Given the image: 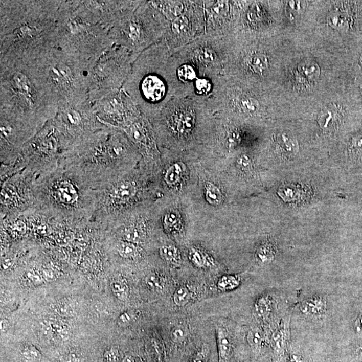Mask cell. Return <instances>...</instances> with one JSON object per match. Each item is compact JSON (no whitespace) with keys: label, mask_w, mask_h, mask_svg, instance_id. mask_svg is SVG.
<instances>
[{"label":"cell","mask_w":362,"mask_h":362,"mask_svg":"<svg viewBox=\"0 0 362 362\" xmlns=\"http://www.w3.org/2000/svg\"><path fill=\"white\" fill-rule=\"evenodd\" d=\"M61 0L0 1V61L38 59L57 48Z\"/></svg>","instance_id":"obj_1"},{"label":"cell","mask_w":362,"mask_h":362,"mask_svg":"<svg viewBox=\"0 0 362 362\" xmlns=\"http://www.w3.org/2000/svg\"><path fill=\"white\" fill-rule=\"evenodd\" d=\"M59 106L40 58L0 61V114L37 133Z\"/></svg>","instance_id":"obj_2"},{"label":"cell","mask_w":362,"mask_h":362,"mask_svg":"<svg viewBox=\"0 0 362 362\" xmlns=\"http://www.w3.org/2000/svg\"><path fill=\"white\" fill-rule=\"evenodd\" d=\"M36 210L73 226H84L92 220L96 192L81 172L60 161L52 171L36 178Z\"/></svg>","instance_id":"obj_3"},{"label":"cell","mask_w":362,"mask_h":362,"mask_svg":"<svg viewBox=\"0 0 362 362\" xmlns=\"http://www.w3.org/2000/svg\"><path fill=\"white\" fill-rule=\"evenodd\" d=\"M141 155L124 131L105 126L60 161L74 166L95 190L139 167Z\"/></svg>","instance_id":"obj_4"},{"label":"cell","mask_w":362,"mask_h":362,"mask_svg":"<svg viewBox=\"0 0 362 362\" xmlns=\"http://www.w3.org/2000/svg\"><path fill=\"white\" fill-rule=\"evenodd\" d=\"M159 149L199 151L208 145L215 124L206 101L174 98L150 121Z\"/></svg>","instance_id":"obj_5"},{"label":"cell","mask_w":362,"mask_h":362,"mask_svg":"<svg viewBox=\"0 0 362 362\" xmlns=\"http://www.w3.org/2000/svg\"><path fill=\"white\" fill-rule=\"evenodd\" d=\"M171 56L163 40L150 47L133 62L123 85L122 89L149 121L174 98L169 69Z\"/></svg>","instance_id":"obj_6"},{"label":"cell","mask_w":362,"mask_h":362,"mask_svg":"<svg viewBox=\"0 0 362 362\" xmlns=\"http://www.w3.org/2000/svg\"><path fill=\"white\" fill-rule=\"evenodd\" d=\"M110 29L87 1L62 0L57 17V48L69 55L96 60L113 46Z\"/></svg>","instance_id":"obj_7"},{"label":"cell","mask_w":362,"mask_h":362,"mask_svg":"<svg viewBox=\"0 0 362 362\" xmlns=\"http://www.w3.org/2000/svg\"><path fill=\"white\" fill-rule=\"evenodd\" d=\"M92 220L103 226L124 213L162 197L154 174L139 166L96 189Z\"/></svg>","instance_id":"obj_8"},{"label":"cell","mask_w":362,"mask_h":362,"mask_svg":"<svg viewBox=\"0 0 362 362\" xmlns=\"http://www.w3.org/2000/svg\"><path fill=\"white\" fill-rule=\"evenodd\" d=\"M40 60L59 103L89 100L90 75L96 60L81 59L58 48L49 52Z\"/></svg>","instance_id":"obj_9"},{"label":"cell","mask_w":362,"mask_h":362,"mask_svg":"<svg viewBox=\"0 0 362 362\" xmlns=\"http://www.w3.org/2000/svg\"><path fill=\"white\" fill-rule=\"evenodd\" d=\"M169 21L153 7L150 1H142L139 7L117 21L109 32L113 44L139 55L161 42Z\"/></svg>","instance_id":"obj_10"},{"label":"cell","mask_w":362,"mask_h":362,"mask_svg":"<svg viewBox=\"0 0 362 362\" xmlns=\"http://www.w3.org/2000/svg\"><path fill=\"white\" fill-rule=\"evenodd\" d=\"M160 151L161 164L155 178L162 197L188 199L195 192L199 180V152L165 148Z\"/></svg>","instance_id":"obj_11"},{"label":"cell","mask_w":362,"mask_h":362,"mask_svg":"<svg viewBox=\"0 0 362 362\" xmlns=\"http://www.w3.org/2000/svg\"><path fill=\"white\" fill-rule=\"evenodd\" d=\"M65 154L53 120L24 146L18 160L9 167H1L0 178L5 179L24 169L36 176L52 171Z\"/></svg>","instance_id":"obj_12"},{"label":"cell","mask_w":362,"mask_h":362,"mask_svg":"<svg viewBox=\"0 0 362 362\" xmlns=\"http://www.w3.org/2000/svg\"><path fill=\"white\" fill-rule=\"evenodd\" d=\"M139 55L116 45L107 49L96 60L93 68L89 89L90 102H96L122 89Z\"/></svg>","instance_id":"obj_13"},{"label":"cell","mask_w":362,"mask_h":362,"mask_svg":"<svg viewBox=\"0 0 362 362\" xmlns=\"http://www.w3.org/2000/svg\"><path fill=\"white\" fill-rule=\"evenodd\" d=\"M53 121L65 154L106 126L99 121L89 100L77 103H59Z\"/></svg>","instance_id":"obj_14"},{"label":"cell","mask_w":362,"mask_h":362,"mask_svg":"<svg viewBox=\"0 0 362 362\" xmlns=\"http://www.w3.org/2000/svg\"><path fill=\"white\" fill-rule=\"evenodd\" d=\"M238 195L221 172L200 163L197 187L188 201L195 216H212L229 208Z\"/></svg>","instance_id":"obj_15"},{"label":"cell","mask_w":362,"mask_h":362,"mask_svg":"<svg viewBox=\"0 0 362 362\" xmlns=\"http://www.w3.org/2000/svg\"><path fill=\"white\" fill-rule=\"evenodd\" d=\"M36 178L33 172L24 169L1 180V220L35 210L34 188Z\"/></svg>","instance_id":"obj_16"},{"label":"cell","mask_w":362,"mask_h":362,"mask_svg":"<svg viewBox=\"0 0 362 362\" xmlns=\"http://www.w3.org/2000/svg\"><path fill=\"white\" fill-rule=\"evenodd\" d=\"M176 53L191 62L202 77L215 78L223 75L226 57L224 38L205 34Z\"/></svg>","instance_id":"obj_17"},{"label":"cell","mask_w":362,"mask_h":362,"mask_svg":"<svg viewBox=\"0 0 362 362\" xmlns=\"http://www.w3.org/2000/svg\"><path fill=\"white\" fill-rule=\"evenodd\" d=\"M205 34L204 1H187L183 14L170 21L163 40L172 55Z\"/></svg>","instance_id":"obj_18"},{"label":"cell","mask_w":362,"mask_h":362,"mask_svg":"<svg viewBox=\"0 0 362 362\" xmlns=\"http://www.w3.org/2000/svg\"><path fill=\"white\" fill-rule=\"evenodd\" d=\"M99 121L105 126L121 129L142 115L130 96L121 89L92 103Z\"/></svg>","instance_id":"obj_19"},{"label":"cell","mask_w":362,"mask_h":362,"mask_svg":"<svg viewBox=\"0 0 362 362\" xmlns=\"http://www.w3.org/2000/svg\"><path fill=\"white\" fill-rule=\"evenodd\" d=\"M120 130L126 133L141 155L140 166L150 173L156 174L161 160V153L152 124L143 115Z\"/></svg>","instance_id":"obj_20"},{"label":"cell","mask_w":362,"mask_h":362,"mask_svg":"<svg viewBox=\"0 0 362 362\" xmlns=\"http://www.w3.org/2000/svg\"><path fill=\"white\" fill-rule=\"evenodd\" d=\"M159 226L164 234L172 238H183L193 227L188 199L161 197L155 201Z\"/></svg>","instance_id":"obj_21"},{"label":"cell","mask_w":362,"mask_h":362,"mask_svg":"<svg viewBox=\"0 0 362 362\" xmlns=\"http://www.w3.org/2000/svg\"><path fill=\"white\" fill-rule=\"evenodd\" d=\"M36 133L18 121L0 114V161L9 167L18 160L24 146Z\"/></svg>","instance_id":"obj_22"},{"label":"cell","mask_w":362,"mask_h":362,"mask_svg":"<svg viewBox=\"0 0 362 362\" xmlns=\"http://www.w3.org/2000/svg\"><path fill=\"white\" fill-rule=\"evenodd\" d=\"M241 6V2L204 1L206 34L218 38L232 34L240 16Z\"/></svg>","instance_id":"obj_23"},{"label":"cell","mask_w":362,"mask_h":362,"mask_svg":"<svg viewBox=\"0 0 362 362\" xmlns=\"http://www.w3.org/2000/svg\"><path fill=\"white\" fill-rule=\"evenodd\" d=\"M90 7L96 10L103 23L111 29L118 20L124 15L137 9L142 1H87Z\"/></svg>","instance_id":"obj_24"},{"label":"cell","mask_w":362,"mask_h":362,"mask_svg":"<svg viewBox=\"0 0 362 362\" xmlns=\"http://www.w3.org/2000/svg\"><path fill=\"white\" fill-rule=\"evenodd\" d=\"M290 316L287 315L278 322L271 330L269 340L274 351L281 355L285 350L290 340Z\"/></svg>","instance_id":"obj_25"},{"label":"cell","mask_w":362,"mask_h":362,"mask_svg":"<svg viewBox=\"0 0 362 362\" xmlns=\"http://www.w3.org/2000/svg\"><path fill=\"white\" fill-rule=\"evenodd\" d=\"M327 301L320 295H314L305 299L300 305V311L306 318L320 320L327 314Z\"/></svg>","instance_id":"obj_26"},{"label":"cell","mask_w":362,"mask_h":362,"mask_svg":"<svg viewBox=\"0 0 362 362\" xmlns=\"http://www.w3.org/2000/svg\"><path fill=\"white\" fill-rule=\"evenodd\" d=\"M187 255L189 262L198 268H211L216 266L214 256L201 245H189L187 250Z\"/></svg>","instance_id":"obj_27"},{"label":"cell","mask_w":362,"mask_h":362,"mask_svg":"<svg viewBox=\"0 0 362 362\" xmlns=\"http://www.w3.org/2000/svg\"><path fill=\"white\" fill-rule=\"evenodd\" d=\"M187 1H169V0H152L153 7L160 12L168 21H171L183 14L187 7Z\"/></svg>","instance_id":"obj_28"},{"label":"cell","mask_w":362,"mask_h":362,"mask_svg":"<svg viewBox=\"0 0 362 362\" xmlns=\"http://www.w3.org/2000/svg\"><path fill=\"white\" fill-rule=\"evenodd\" d=\"M114 247L118 255L126 260H137L142 257L144 254V247L135 243L128 241L116 240L114 242Z\"/></svg>","instance_id":"obj_29"},{"label":"cell","mask_w":362,"mask_h":362,"mask_svg":"<svg viewBox=\"0 0 362 362\" xmlns=\"http://www.w3.org/2000/svg\"><path fill=\"white\" fill-rule=\"evenodd\" d=\"M159 255L164 262L173 266H179L183 262V256L179 247L171 241H164L158 249Z\"/></svg>","instance_id":"obj_30"},{"label":"cell","mask_w":362,"mask_h":362,"mask_svg":"<svg viewBox=\"0 0 362 362\" xmlns=\"http://www.w3.org/2000/svg\"><path fill=\"white\" fill-rule=\"evenodd\" d=\"M277 254V248L270 240H265L260 241L256 247L254 258L256 261L260 265H268L273 262Z\"/></svg>","instance_id":"obj_31"},{"label":"cell","mask_w":362,"mask_h":362,"mask_svg":"<svg viewBox=\"0 0 362 362\" xmlns=\"http://www.w3.org/2000/svg\"><path fill=\"white\" fill-rule=\"evenodd\" d=\"M254 314L260 320L266 321L274 311V301L268 295H262L256 301L254 307Z\"/></svg>","instance_id":"obj_32"},{"label":"cell","mask_w":362,"mask_h":362,"mask_svg":"<svg viewBox=\"0 0 362 362\" xmlns=\"http://www.w3.org/2000/svg\"><path fill=\"white\" fill-rule=\"evenodd\" d=\"M219 362H225L232 349V342L227 331L223 328H217Z\"/></svg>","instance_id":"obj_33"},{"label":"cell","mask_w":362,"mask_h":362,"mask_svg":"<svg viewBox=\"0 0 362 362\" xmlns=\"http://www.w3.org/2000/svg\"><path fill=\"white\" fill-rule=\"evenodd\" d=\"M266 335L258 327H252L247 332V340L250 346L255 351L260 350L265 342Z\"/></svg>","instance_id":"obj_34"},{"label":"cell","mask_w":362,"mask_h":362,"mask_svg":"<svg viewBox=\"0 0 362 362\" xmlns=\"http://www.w3.org/2000/svg\"><path fill=\"white\" fill-rule=\"evenodd\" d=\"M278 143L281 149L288 154H292L297 150L296 142L289 135L285 133H282L278 137Z\"/></svg>","instance_id":"obj_35"},{"label":"cell","mask_w":362,"mask_h":362,"mask_svg":"<svg viewBox=\"0 0 362 362\" xmlns=\"http://www.w3.org/2000/svg\"><path fill=\"white\" fill-rule=\"evenodd\" d=\"M111 288L115 296L121 301H126L129 295V288L126 282L115 280L111 282Z\"/></svg>","instance_id":"obj_36"},{"label":"cell","mask_w":362,"mask_h":362,"mask_svg":"<svg viewBox=\"0 0 362 362\" xmlns=\"http://www.w3.org/2000/svg\"><path fill=\"white\" fill-rule=\"evenodd\" d=\"M240 284V278L234 275H224L219 279L218 287L221 290H230L238 287Z\"/></svg>","instance_id":"obj_37"},{"label":"cell","mask_w":362,"mask_h":362,"mask_svg":"<svg viewBox=\"0 0 362 362\" xmlns=\"http://www.w3.org/2000/svg\"><path fill=\"white\" fill-rule=\"evenodd\" d=\"M191 299V292L186 286H180L173 295L174 303L178 307L186 305Z\"/></svg>","instance_id":"obj_38"},{"label":"cell","mask_w":362,"mask_h":362,"mask_svg":"<svg viewBox=\"0 0 362 362\" xmlns=\"http://www.w3.org/2000/svg\"><path fill=\"white\" fill-rule=\"evenodd\" d=\"M21 355L25 362H39L41 359L40 351L33 346H25Z\"/></svg>","instance_id":"obj_39"},{"label":"cell","mask_w":362,"mask_h":362,"mask_svg":"<svg viewBox=\"0 0 362 362\" xmlns=\"http://www.w3.org/2000/svg\"><path fill=\"white\" fill-rule=\"evenodd\" d=\"M328 22L331 27L337 29L346 30L350 27L348 18L340 14H331L328 18Z\"/></svg>","instance_id":"obj_40"},{"label":"cell","mask_w":362,"mask_h":362,"mask_svg":"<svg viewBox=\"0 0 362 362\" xmlns=\"http://www.w3.org/2000/svg\"><path fill=\"white\" fill-rule=\"evenodd\" d=\"M299 70L306 77L314 79L320 75V70L316 64L314 63H303L299 65Z\"/></svg>","instance_id":"obj_41"},{"label":"cell","mask_w":362,"mask_h":362,"mask_svg":"<svg viewBox=\"0 0 362 362\" xmlns=\"http://www.w3.org/2000/svg\"><path fill=\"white\" fill-rule=\"evenodd\" d=\"M351 152L355 158L362 160V131L353 137L351 143Z\"/></svg>","instance_id":"obj_42"},{"label":"cell","mask_w":362,"mask_h":362,"mask_svg":"<svg viewBox=\"0 0 362 362\" xmlns=\"http://www.w3.org/2000/svg\"><path fill=\"white\" fill-rule=\"evenodd\" d=\"M170 336H171L172 342L176 343V344H180L187 339V336H188V331L185 326L177 325L172 329Z\"/></svg>","instance_id":"obj_43"},{"label":"cell","mask_w":362,"mask_h":362,"mask_svg":"<svg viewBox=\"0 0 362 362\" xmlns=\"http://www.w3.org/2000/svg\"><path fill=\"white\" fill-rule=\"evenodd\" d=\"M337 112L332 109H327L323 111L321 118V121L322 122L321 125H322L323 128H327L331 123L333 124L337 120Z\"/></svg>","instance_id":"obj_44"},{"label":"cell","mask_w":362,"mask_h":362,"mask_svg":"<svg viewBox=\"0 0 362 362\" xmlns=\"http://www.w3.org/2000/svg\"><path fill=\"white\" fill-rule=\"evenodd\" d=\"M146 285L152 290H158L161 288L162 281L160 277L156 274H151L146 279Z\"/></svg>","instance_id":"obj_45"},{"label":"cell","mask_w":362,"mask_h":362,"mask_svg":"<svg viewBox=\"0 0 362 362\" xmlns=\"http://www.w3.org/2000/svg\"><path fill=\"white\" fill-rule=\"evenodd\" d=\"M104 357L106 362H118L119 361V353L117 349L110 348L105 352Z\"/></svg>","instance_id":"obj_46"},{"label":"cell","mask_w":362,"mask_h":362,"mask_svg":"<svg viewBox=\"0 0 362 362\" xmlns=\"http://www.w3.org/2000/svg\"><path fill=\"white\" fill-rule=\"evenodd\" d=\"M27 277L30 280V281L33 282L34 284H40L43 277L42 274L40 273V272L36 270V269L28 272Z\"/></svg>","instance_id":"obj_47"},{"label":"cell","mask_w":362,"mask_h":362,"mask_svg":"<svg viewBox=\"0 0 362 362\" xmlns=\"http://www.w3.org/2000/svg\"><path fill=\"white\" fill-rule=\"evenodd\" d=\"M56 327H57L55 328L56 331L62 340L67 339L69 335H70V330H69L67 325L60 324Z\"/></svg>","instance_id":"obj_48"},{"label":"cell","mask_w":362,"mask_h":362,"mask_svg":"<svg viewBox=\"0 0 362 362\" xmlns=\"http://www.w3.org/2000/svg\"><path fill=\"white\" fill-rule=\"evenodd\" d=\"M80 355L77 352H70L66 355L64 362H81Z\"/></svg>","instance_id":"obj_49"},{"label":"cell","mask_w":362,"mask_h":362,"mask_svg":"<svg viewBox=\"0 0 362 362\" xmlns=\"http://www.w3.org/2000/svg\"><path fill=\"white\" fill-rule=\"evenodd\" d=\"M355 329L357 333H362V311L359 312L355 320Z\"/></svg>","instance_id":"obj_50"},{"label":"cell","mask_w":362,"mask_h":362,"mask_svg":"<svg viewBox=\"0 0 362 362\" xmlns=\"http://www.w3.org/2000/svg\"><path fill=\"white\" fill-rule=\"evenodd\" d=\"M60 313H61L62 314H71L72 313V309H71V307L69 305H66V304H63V305H61L59 306V311Z\"/></svg>","instance_id":"obj_51"},{"label":"cell","mask_w":362,"mask_h":362,"mask_svg":"<svg viewBox=\"0 0 362 362\" xmlns=\"http://www.w3.org/2000/svg\"><path fill=\"white\" fill-rule=\"evenodd\" d=\"M131 318H132L129 312H124L120 316V322L122 324H127L131 322Z\"/></svg>","instance_id":"obj_52"},{"label":"cell","mask_w":362,"mask_h":362,"mask_svg":"<svg viewBox=\"0 0 362 362\" xmlns=\"http://www.w3.org/2000/svg\"><path fill=\"white\" fill-rule=\"evenodd\" d=\"M42 277L47 281H51L54 278L53 272L49 269H44L42 272Z\"/></svg>","instance_id":"obj_53"},{"label":"cell","mask_w":362,"mask_h":362,"mask_svg":"<svg viewBox=\"0 0 362 362\" xmlns=\"http://www.w3.org/2000/svg\"><path fill=\"white\" fill-rule=\"evenodd\" d=\"M9 327H10V323L8 320H1V323H0V329H1L2 332H4V333H5V332H6L8 330V329H9Z\"/></svg>","instance_id":"obj_54"},{"label":"cell","mask_w":362,"mask_h":362,"mask_svg":"<svg viewBox=\"0 0 362 362\" xmlns=\"http://www.w3.org/2000/svg\"><path fill=\"white\" fill-rule=\"evenodd\" d=\"M289 362H304V361L300 355L292 354L290 356Z\"/></svg>","instance_id":"obj_55"},{"label":"cell","mask_w":362,"mask_h":362,"mask_svg":"<svg viewBox=\"0 0 362 362\" xmlns=\"http://www.w3.org/2000/svg\"><path fill=\"white\" fill-rule=\"evenodd\" d=\"M191 362H203V357L201 356V355H197L195 357H194Z\"/></svg>","instance_id":"obj_56"},{"label":"cell","mask_w":362,"mask_h":362,"mask_svg":"<svg viewBox=\"0 0 362 362\" xmlns=\"http://www.w3.org/2000/svg\"><path fill=\"white\" fill-rule=\"evenodd\" d=\"M123 362H134V359L131 356H127L125 357Z\"/></svg>","instance_id":"obj_57"}]
</instances>
